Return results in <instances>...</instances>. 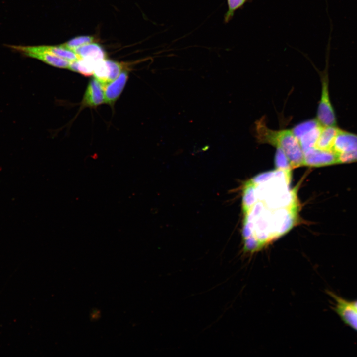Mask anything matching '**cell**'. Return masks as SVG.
<instances>
[{
  "instance_id": "cell-1",
  "label": "cell",
  "mask_w": 357,
  "mask_h": 357,
  "mask_svg": "<svg viewBox=\"0 0 357 357\" xmlns=\"http://www.w3.org/2000/svg\"><path fill=\"white\" fill-rule=\"evenodd\" d=\"M291 169L256 176L242 193L243 250L253 253L290 230L298 217L297 190L291 188Z\"/></svg>"
},
{
  "instance_id": "cell-2",
  "label": "cell",
  "mask_w": 357,
  "mask_h": 357,
  "mask_svg": "<svg viewBox=\"0 0 357 357\" xmlns=\"http://www.w3.org/2000/svg\"><path fill=\"white\" fill-rule=\"evenodd\" d=\"M255 136L258 143L268 144L282 151L291 169L304 166L303 152L293 129L273 130L263 117L255 122Z\"/></svg>"
},
{
  "instance_id": "cell-3",
  "label": "cell",
  "mask_w": 357,
  "mask_h": 357,
  "mask_svg": "<svg viewBox=\"0 0 357 357\" xmlns=\"http://www.w3.org/2000/svg\"><path fill=\"white\" fill-rule=\"evenodd\" d=\"M328 68L320 72L321 82V98L318 106L316 119L323 126H336V117L331 104L329 91Z\"/></svg>"
},
{
  "instance_id": "cell-4",
  "label": "cell",
  "mask_w": 357,
  "mask_h": 357,
  "mask_svg": "<svg viewBox=\"0 0 357 357\" xmlns=\"http://www.w3.org/2000/svg\"><path fill=\"white\" fill-rule=\"evenodd\" d=\"M322 127L314 119L302 122L292 129L300 142L303 153L314 148Z\"/></svg>"
},
{
  "instance_id": "cell-5",
  "label": "cell",
  "mask_w": 357,
  "mask_h": 357,
  "mask_svg": "<svg viewBox=\"0 0 357 357\" xmlns=\"http://www.w3.org/2000/svg\"><path fill=\"white\" fill-rule=\"evenodd\" d=\"M23 56L34 58L51 66L68 68L70 61L39 49L37 46L8 45Z\"/></svg>"
},
{
  "instance_id": "cell-6",
  "label": "cell",
  "mask_w": 357,
  "mask_h": 357,
  "mask_svg": "<svg viewBox=\"0 0 357 357\" xmlns=\"http://www.w3.org/2000/svg\"><path fill=\"white\" fill-rule=\"evenodd\" d=\"M303 156L304 166L321 167L337 164V154L332 151L311 148L304 152Z\"/></svg>"
},
{
  "instance_id": "cell-7",
  "label": "cell",
  "mask_w": 357,
  "mask_h": 357,
  "mask_svg": "<svg viewBox=\"0 0 357 357\" xmlns=\"http://www.w3.org/2000/svg\"><path fill=\"white\" fill-rule=\"evenodd\" d=\"M128 77L127 70L121 72L117 78L104 87V102L113 104L122 92Z\"/></svg>"
},
{
  "instance_id": "cell-8",
  "label": "cell",
  "mask_w": 357,
  "mask_h": 357,
  "mask_svg": "<svg viewBox=\"0 0 357 357\" xmlns=\"http://www.w3.org/2000/svg\"><path fill=\"white\" fill-rule=\"evenodd\" d=\"M357 150V134L339 129L332 151L337 154Z\"/></svg>"
},
{
  "instance_id": "cell-9",
  "label": "cell",
  "mask_w": 357,
  "mask_h": 357,
  "mask_svg": "<svg viewBox=\"0 0 357 357\" xmlns=\"http://www.w3.org/2000/svg\"><path fill=\"white\" fill-rule=\"evenodd\" d=\"M104 102V91L102 85L96 79L89 82L85 93L83 104L89 107L96 106Z\"/></svg>"
},
{
  "instance_id": "cell-10",
  "label": "cell",
  "mask_w": 357,
  "mask_h": 357,
  "mask_svg": "<svg viewBox=\"0 0 357 357\" xmlns=\"http://www.w3.org/2000/svg\"><path fill=\"white\" fill-rule=\"evenodd\" d=\"M80 58L95 63L106 59V54L103 48L98 44L90 43L73 50Z\"/></svg>"
},
{
  "instance_id": "cell-11",
  "label": "cell",
  "mask_w": 357,
  "mask_h": 357,
  "mask_svg": "<svg viewBox=\"0 0 357 357\" xmlns=\"http://www.w3.org/2000/svg\"><path fill=\"white\" fill-rule=\"evenodd\" d=\"M339 129L336 126H323L313 148L332 151L334 141Z\"/></svg>"
},
{
  "instance_id": "cell-12",
  "label": "cell",
  "mask_w": 357,
  "mask_h": 357,
  "mask_svg": "<svg viewBox=\"0 0 357 357\" xmlns=\"http://www.w3.org/2000/svg\"><path fill=\"white\" fill-rule=\"evenodd\" d=\"M41 50L46 52L69 61H73L80 59L79 56L72 50L68 49L62 45H39Z\"/></svg>"
},
{
  "instance_id": "cell-13",
  "label": "cell",
  "mask_w": 357,
  "mask_h": 357,
  "mask_svg": "<svg viewBox=\"0 0 357 357\" xmlns=\"http://www.w3.org/2000/svg\"><path fill=\"white\" fill-rule=\"evenodd\" d=\"M97 63L86 59H79L70 62L68 69L79 72L85 76L93 74L94 67Z\"/></svg>"
},
{
  "instance_id": "cell-14",
  "label": "cell",
  "mask_w": 357,
  "mask_h": 357,
  "mask_svg": "<svg viewBox=\"0 0 357 357\" xmlns=\"http://www.w3.org/2000/svg\"><path fill=\"white\" fill-rule=\"evenodd\" d=\"M252 0H227L228 9L224 15V22L228 23L233 18L236 11L242 9L247 2Z\"/></svg>"
},
{
  "instance_id": "cell-15",
  "label": "cell",
  "mask_w": 357,
  "mask_h": 357,
  "mask_svg": "<svg viewBox=\"0 0 357 357\" xmlns=\"http://www.w3.org/2000/svg\"><path fill=\"white\" fill-rule=\"evenodd\" d=\"M95 37L91 36H80L74 37L66 43L61 44L63 47L73 50L75 48L92 43Z\"/></svg>"
},
{
  "instance_id": "cell-16",
  "label": "cell",
  "mask_w": 357,
  "mask_h": 357,
  "mask_svg": "<svg viewBox=\"0 0 357 357\" xmlns=\"http://www.w3.org/2000/svg\"><path fill=\"white\" fill-rule=\"evenodd\" d=\"M357 162V150L337 154V164L355 163Z\"/></svg>"
}]
</instances>
